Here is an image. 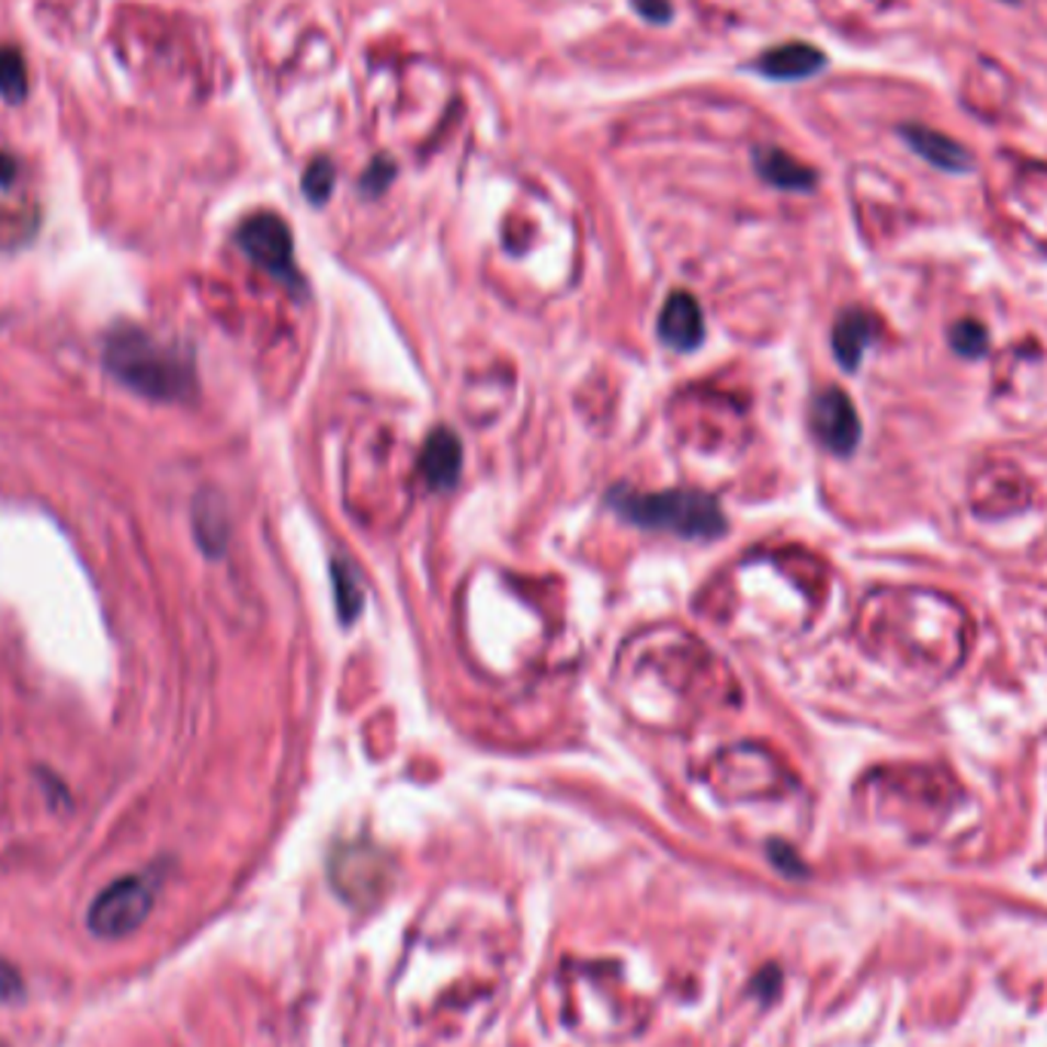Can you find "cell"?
I'll use <instances>...</instances> for the list:
<instances>
[{
    "label": "cell",
    "mask_w": 1047,
    "mask_h": 1047,
    "mask_svg": "<svg viewBox=\"0 0 1047 1047\" xmlns=\"http://www.w3.org/2000/svg\"><path fill=\"white\" fill-rule=\"evenodd\" d=\"M876 631L919 674H953L971 649V619L953 598L929 589L873 594Z\"/></svg>",
    "instance_id": "cell-1"
},
{
    "label": "cell",
    "mask_w": 1047,
    "mask_h": 1047,
    "mask_svg": "<svg viewBox=\"0 0 1047 1047\" xmlns=\"http://www.w3.org/2000/svg\"><path fill=\"white\" fill-rule=\"evenodd\" d=\"M104 365L120 384L153 401H187L196 392L191 355L141 328H117L104 343Z\"/></svg>",
    "instance_id": "cell-2"
},
{
    "label": "cell",
    "mask_w": 1047,
    "mask_h": 1047,
    "mask_svg": "<svg viewBox=\"0 0 1047 1047\" xmlns=\"http://www.w3.org/2000/svg\"><path fill=\"white\" fill-rule=\"evenodd\" d=\"M610 505L631 524L683 536V539H717L726 533V515L714 497L702 490H659L637 493L631 487H613Z\"/></svg>",
    "instance_id": "cell-3"
},
{
    "label": "cell",
    "mask_w": 1047,
    "mask_h": 1047,
    "mask_svg": "<svg viewBox=\"0 0 1047 1047\" xmlns=\"http://www.w3.org/2000/svg\"><path fill=\"white\" fill-rule=\"evenodd\" d=\"M331 883L340 898L355 907H371L392 886V861L371 842H343L331 855Z\"/></svg>",
    "instance_id": "cell-4"
},
{
    "label": "cell",
    "mask_w": 1047,
    "mask_h": 1047,
    "mask_svg": "<svg viewBox=\"0 0 1047 1047\" xmlns=\"http://www.w3.org/2000/svg\"><path fill=\"white\" fill-rule=\"evenodd\" d=\"M153 910V886L145 876H123L89 903L87 929L102 941H120L145 925Z\"/></svg>",
    "instance_id": "cell-5"
},
{
    "label": "cell",
    "mask_w": 1047,
    "mask_h": 1047,
    "mask_svg": "<svg viewBox=\"0 0 1047 1047\" xmlns=\"http://www.w3.org/2000/svg\"><path fill=\"white\" fill-rule=\"evenodd\" d=\"M239 249L249 254L254 264L266 270L273 280L300 285V273L295 266V239L288 224L273 212H258L242 221L237 234Z\"/></svg>",
    "instance_id": "cell-6"
},
{
    "label": "cell",
    "mask_w": 1047,
    "mask_h": 1047,
    "mask_svg": "<svg viewBox=\"0 0 1047 1047\" xmlns=\"http://www.w3.org/2000/svg\"><path fill=\"white\" fill-rule=\"evenodd\" d=\"M971 509L983 517H1004L1023 512L1033 502V481L1008 459H992L971 478Z\"/></svg>",
    "instance_id": "cell-7"
},
{
    "label": "cell",
    "mask_w": 1047,
    "mask_h": 1047,
    "mask_svg": "<svg viewBox=\"0 0 1047 1047\" xmlns=\"http://www.w3.org/2000/svg\"><path fill=\"white\" fill-rule=\"evenodd\" d=\"M811 429L827 451L849 457L861 442V417L855 411V401L849 399L840 386L821 389L811 405Z\"/></svg>",
    "instance_id": "cell-8"
},
{
    "label": "cell",
    "mask_w": 1047,
    "mask_h": 1047,
    "mask_svg": "<svg viewBox=\"0 0 1047 1047\" xmlns=\"http://www.w3.org/2000/svg\"><path fill=\"white\" fill-rule=\"evenodd\" d=\"M659 338L680 353H693L705 340V316L690 292H671L659 312Z\"/></svg>",
    "instance_id": "cell-9"
},
{
    "label": "cell",
    "mask_w": 1047,
    "mask_h": 1047,
    "mask_svg": "<svg viewBox=\"0 0 1047 1047\" xmlns=\"http://www.w3.org/2000/svg\"><path fill=\"white\" fill-rule=\"evenodd\" d=\"M459 469H463V444L457 432L444 426L432 429L420 454V475L426 478V485L432 490H451L457 485Z\"/></svg>",
    "instance_id": "cell-10"
},
{
    "label": "cell",
    "mask_w": 1047,
    "mask_h": 1047,
    "mask_svg": "<svg viewBox=\"0 0 1047 1047\" xmlns=\"http://www.w3.org/2000/svg\"><path fill=\"white\" fill-rule=\"evenodd\" d=\"M900 138L910 145L925 162H931L934 169L941 172H968L974 166V157L961 148L956 138L929 129V126H919V123H907L900 126Z\"/></svg>",
    "instance_id": "cell-11"
},
{
    "label": "cell",
    "mask_w": 1047,
    "mask_h": 1047,
    "mask_svg": "<svg viewBox=\"0 0 1047 1047\" xmlns=\"http://www.w3.org/2000/svg\"><path fill=\"white\" fill-rule=\"evenodd\" d=\"M824 53L818 46L790 41V44L763 53L756 59V68H760V75L772 77V80H806V77L818 75L824 68Z\"/></svg>",
    "instance_id": "cell-12"
},
{
    "label": "cell",
    "mask_w": 1047,
    "mask_h": 1047,
    "mask_svg": "<svg viewBox=\"0 0 1047 1047\" xmlns=\"http://www.w3.org/2000/svg\"><path fill=\"white\" fill-rule=\"evenodd\" d=\"M876 319L864 310H845L833 328V353L845 371H857L867 346L876 338Z\"/></svg>",
    "instance_id": "cell-13"
},
{
    "label": "cell",
    "mask_w": 1047,
    "mask_h": 1047,
    "mask_svg": "<svg viewBox=\"0 0 1047 1047\" xmlns=\"http://www.w3.org/2000/svg\"><path fill=\"white\" fill-rule=\"evenodd\" d=\"M756 169H760V175L766 178L769 184H775L782 191H811L815 181H818L806 162L794 160L790 153H784L778 148L756 150Z\"/></svg>",
    "instance_id": "cell-14"
},
{
    "label": "cell",
    "mask_w": 1047,
    "mask_h": 1047,
    "mask_svg": "<svg viewBox=\"0 0 1047 1047\" xmlns=\"http://www.w3.org/2000/svg\"><path fill=\"white\" fill-rule=\"evenodd\" d=\"M193 521H196V536H200L203 548L212 551V555L221 551L224 539H227V515H224L221 500L218 497H200Z\"/></svg>",
    "instance_id": "cell-15"
},
{
    "label": "cell",
    "mask_w": 1047,
    "mask_h": 1047,
    "mask_svg": "<svg viewBox=\"0 0 1047 1047\" xmlns=\"http://www.w3.org/2000/svg\"><path fill=\"white\" fill-rule=\"evenodd\" d=\"M0 95L3 102L19 104L29 95V71H25V56L15 46H0Z\"/></svg>",
    "instance_id": "cell-16"
},
{
    "label": "cell",
    "mask_w": 1047,
    "mask_h": 1047,
    "mask_svg": "<svg viewBox=\"0 0 1047 1047\" xmlns=\"http://www.w3.org/2000/svg\"><path fill=\"white\" fill-rule=\"evenodd\" d=\"M331 576H334V598H338L340 619L350 625V622L359 619V613H362V604H365L362 582H359V576H355L353 567H346L343 561H334V567H331Z\"/></svg>",
    "instance_id": "cell-17"
},
{
    "label": "cell",
    "mask_w": 1047,
    "mask_h": 1047,
    "mask_svg": "<svg viewBox=\"0 0 1047 1047\" xmlns=\"http://www.w3.org/2000/svg\"><path fill=\"white\" fill-rule=\"evenodd\" d=\"M949 346L965 359H977L989 350V334L987 328L974 319H961L949 328Z\"/></svg>",
    "instance_id": "cell-18"
},
{
    "label": "cell",
    "mask_w": 1047,
    "mask_h": 1047,
    "mask_svg": "<svg viewBox=\"0 0 1047 1047\" xmlns=\"http://www.w3.org/2000/svg\"><path fill=\"white\" fill-rule=\"evenodd\" d=\"M334 191V166L328 160H312L310 169L304 172V193L307 200L322 206L325 200Z\"/></svg>",
    "instance_id": "cell-19"
},
{
    "label": "cell",
    "mask_w": 1047,
    "mask_h": 1047,
    "mask_svg": "<svg viewBox=\"0 0 1047 1047\" xmlns=\"http://www.w3.org/2000/svg\"><path fill=\"white\" fill-rule=\"evenodd\" d=\"M392 178H396V166H392V160L380 157V160L371 162V169L365 172V178H362V187H365V193L374 196V193L386 191Z\"/></svg>",
    "instance_id": "cell-20"
},
{
    "label": "cell",
    "mask_w": 1047,
    "mask_h": 1047,
    "mask_svg": "<svg viewBox=\"0 0 1047 1047\" xmlns=\"http://www.w3.org/2000/svg\"><path fill=\"white\" fill-rule=\"evenodd\" d=\"M22 995H25V983H22L19 971H15L13 965L0 961V1004L19 1002Z\"/></svg>",
    "instance_id": "cell-21"
},
{
    "label": "cell",
    "mask_w": 1047,
    "mask_h": 1047,
    "mask_svg": "<svg viewBox=\"0 0 1047 1047\" xmlns=\"http://www.w3.org/2000/svg\"><path fill=\"white\" fill-rule=\"evenodd\" d=\"M15 169H19V166H15L13 157H10V153H0V184H3V187L13 184Z\"/></svg>",
    "instance_id": "cell-22"
},
{
    "label": "cell",
    "mask_w": 1047,
    "mask_h": 1047,
    "mask_svg": "<svg viewBox=\"0 0 1047 1047\" xmlns=\"http://www.w3.org/2000/svg\"><path fill=\"white\" fill-rule=\"evenodd\" d=\"M1002 3H1020V0H1002Z\"/></svg>",
    "instance_id": "cell-23"
},
{
    "label": "cell",
    "mask_w": 1047,
    "mask_h": 1047,
    "mask_svg": "<svg viewBox=\"0 0 1047 1047\" xmlns=\"http://www.w3.org/2000/svg\"><path fill=\"white\" fill-rule=\"evenodd\" d=\"M0 1047H3V1045H0Z\"/></svg>",
    "instance_id": "cell-24"
}]
</instances>
